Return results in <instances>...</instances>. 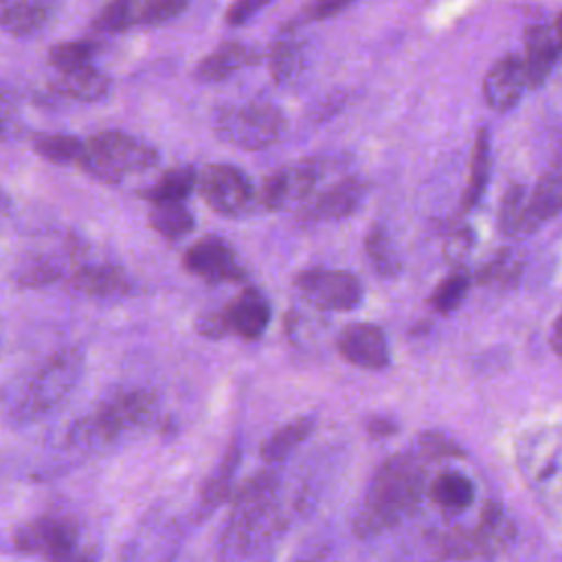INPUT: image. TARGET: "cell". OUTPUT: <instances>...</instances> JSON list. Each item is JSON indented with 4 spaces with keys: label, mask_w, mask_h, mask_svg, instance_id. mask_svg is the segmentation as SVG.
<instances>
[{
    "label": "cell",
    "mask_w": 562,
    "mask_h": 562,
    "mask_svg": "<svg viewBox=\"0 0 562 562\" xmlns=\"http://www.w3.org/2000/svg\"><path fill=\"white\" fill-rule=\"evenodd\" d=\"M182 268L206 283H237L246 279V270L237 261L233 246L217 235H206L193 241L182 255Z\"/></svg>",
    "instance_id": "12"
},
{
    "label": "cell",
    "mask_w": 562,
    "mask_h": 562,
    "mask_svg": "<svg viewBox=\"0 0 562 562\" xmlns=\"http://www.w3.org/2000/svg\"><path fill=\"white\" fill-rule=\"evenodd\" d=\"M364 255L373 268V272L382 279H395L402 270V261L391 244L389 233L375 224L364 237Z\"/></svg>",
    "instance_id": "32"
},
{
    "label": "cell",
    "mask_w": 562,
    "mask_h": 562,
    "mask_svg": "<svg viewBox=\"0 0 562 562\" xmlns=\"http://www.w3.org/2000/svg\"><path fill=\"white\" fill-rule=\"evenodd\" d=\"M0 132H2V125H0Z\"/></svg>",
    "instance_id": "46"
},
{
    "label": "cell",
    "mask_w": 562,
    "mask_h": 562,
    "mask_svg": "<svg viewBox=\"0 0 562 562\" xmlns=\"http://www.w3.org/2000/svg\"><path fill=\"white\" fill-rule=\"evenodd\" d=\"M472 285V274L463 268L452 270L428 296V307L437 314H452L465 299Z\"/></svg>",
    "instance_id": "34"
},
{
    "label": "cell",
    "mask_w": 562,
    "mask_h": 562,
    "mask_svg": "<svg viewBox=\"0 0 562 562\" xmlns=\"http://www.w3.org/2000/svg\"><path fill=\"white\" fill-rule=\"evenodd\" d=\"M277 490V472L263 470L255 472L235 492H231V514L220 536V553L224 558L248 555L272 538L281 525Z\"/></svg>",
    "instance_id": "2"
},
{
    "label": "cell",
    "mask_w": 562,
    "mask_h": 562,
    "mask_svg": "<svg viewBox=\"0 0 562 562\" xmlns=\"http://www.w3.org/2000/svg\"><path fill=\"white\" fill-rule=\"evenodd\" d=\"M338 353L353 367L360 369H384L391 362L389 340L382 327L373 323H351L342 327L336 340Z\"/></svg>",
    "instance_id": "13"
},
{
    "label": "cell",
    "mask_w": 562,
    "mask_h": 562,
    "mask_svg": "<svg viewBox=\"0 0 562 562\" xmlns=\"http://www.w3.org/2000/svg\"><path fill=\"white\" fill-rule=\"evenodd\" d=\"M53 90L61 97L92 103V101H101L108 94L110 79L97 68H92L90 64V66L59 72V77L53 81Z\"/></svg>",
    "instance_id": "21"
},
{
    "label": "cell",
    "mask_w": 562,
    "mask_h": 562,
    "mask_svg": "<svg viewBox=\"0 0 562 562\" xmlns=\"http://www.w3.org/2000/svg\"><path fill=\"white\" fill-rule=\"evenodd\" d=\"M527 187L522 184H509L501 211H498V228L509 239H522L536 231V226L529 220L527 213Z\"/></svg>",
    "instance_id": "30"
},
{
    "label": "cell",
    "mask_w": 562,
    "mask_h": 562,
    "mask_svg": "<svg viewBox=\"0 0 562 562\" xmlns=\"http://www.w3.org/2000/svg\"><path fill=\"white\" fill-rule=\"evenodd\" d=\"M369 191V182L360 176H347L338 180L336 184L327 187L314 198H307L303 204H299L296 222L301 226H314L325 222H338L349 215H353Z\"/></svg>",
    "instance_id": "9"
},
{
    "label": "cell",
    "mask_w": 562,
    "mask_h": 562,
    "mask_svg": "<svg viewBox=\"0 0 562 562\" xmlns=\"http://www.w3.org/2000/svg\"><path fill=\"white\" fill-rule=\"evenodd\" d=\"M35 154L55 165H77L83 151V140L70 134H46L33 140Z\"/></svg>",
    "instance_id": "35"
},
{
    "label": "cell",
    "mask_w": 562,
    "mask_h": 562,
    "mask_svg": "<svg viewBox=\"0 0 562 562\" xmlns=\"http://www.w3.org/2000/svg\"><path fill=\"white\" fill-rule=\"evenodd\" d=\"M520 274H522V259L509 248H503L474 272L472 281H476L479 285L509 288L520 279Z\"/></svg>",
    "instance_id": "33"
},
{
    "label": "cell",
    "mask_w": 562,
    "mask_h": 562,
    "mask_svg": "<svg viewBox=\"0 0 562 562\" xmlns=\"http://www.w3.org/2000/svg\"><path fill=\"white\" fill-rule=\"evenodd\" d=\"M321 160H301L274 169L261 184L259 202L268 211H283L303 204L321 178Z\"/></svg>",
    "instance_id": "10"
},
{
    "label": "cell",
    "mask_w": 562,
    "mask_h": 562,
    "mask_svg": "<svg viewBox=\"0 0 562 562\" xmlns=\"http://www.w3.org/2000/svg\"><path fill=\"white\" fill-rule=\"evenodd\" d=\"M226 334H235L244 340H257L270 325L272 307L263 292L257 288L241 290L231 303L220 307Z\"/></svg>",
    "instance_id": "14"
},
{
    "label": "cell",
    "mask_w": 562,
    "mask_h": 562,
    "mask_svg": "<svg viewBox=\"0 0 562 562\" xmlns=\"http://www.w3.org/2000/svg\"><path fill=\"white\" fill-rule=\"evenodd\" d=\"M490 132L487 127H481L476 138H474V147H472V160H470V171H468V182L463 187V195H461V211H470L474 209L485 189H487V180H490Z\"/></svg>",
    "instance_id": "26"
},
{
    "label": "cell",
    "mask_w": 562,
    "mask_h": 562,
    "mask_svg": "<svg viewBox=\"0 0 562 562\" xmlns=\"http://www.w3.org/2000/svg\"><path fill=\"white\" fill-rule=\"evenodd\" d=\"M415 452L424 461H435V459H452V457H463V450L446 435L441 432H426L417 439Z\"/></svg>",
    "instance_id": "39"
},
{
    "label": "cell",
    "mask_w": 562,
    "mask_h": 562,
    "mask_svg": "<svg viewBox=\"0 0 562 562\" xmlns=\"http://www.w3.org/2000/svg\"><path fill=\"white\" fill-rule=\"evenodd\" d=\"M99 53V44L90 40H75V42H61L48 50V61L59 72L90 66L92 59Z\"/></svg>",
    "instance_id": "36"
},
{
    "label": "cell",
    "mask_w": 562,
    "mask_h": 562,
    "mask_svg": "<svg viewBox=\"0 0 562 562\" xmlns=\"http://www.w3.org/2000/svg\"><path fill=\"white\" fill-rule=\"evenodd\" d=\"M198 187L202 200L220 215L235 217L248 211L255 191L248 176L235 165L213 162L198 173Z\"/></svg>",
    "instance_id": "8"
},
{
    "label": "cell",
    "mask_w": 562,
    "mask_h": 562,
    "mask_svg": "<svg viewBox=\"0 0 562 562\" xmlns=\"http://www.w3.org/2000/svg\"><path fill=\"white\" fill-rule=\"evenodd\" d=\"M472 244H474V231L463 222L450 224L448 231L443 233V255L454 263L468 257Z\"/></svg>",
    "instance_id": "40"
},
{
    "label": "cell",
    "mask_w": 562,
    "mask_h": 562,
    "mask_svg": "<svg viewBox=\"0 0 562 562\" xmlns=\"http://www.w3.org/2000/svg\"><path fill=\"white\" fill-rule=\"evenodd\" d=\"M527 213L531 224L538 226L553 220L560 213V200H562V182H560V169L558 165L551 167V171H547L538 184L527 191Z\"/></svg>",
    "instance_id": "27"
},
{
    "label": "cell",
    "mask_w": 562,
    "mask_h": 562,
    "mask_svg": "<svg viewBox=\"0 0 562 562\" xmlns=\"http://www.w3.org/2000/svg\"><path fill=\"white\" fill-rule=\"evenodd\" d=\"M558 340H560V321L555 318L553 325H551V349H553L555 356L560 353V342Z\"/></svg>",
    "instance_id": "44"
},
{
    "label": "cell",
    "mask_w": 562,
    "mask_h": 562,
    "mask_svg": "<svg viewBox=\"0 0 562 562\" xmlns=\"http://www.w3.org/2000/svg\"><path fill=\"white\" fill-rule=\"evenodd\" d=\"M149 224L167 241H178L193 231L195 217L182 202H162L149 211Z\"/></svg>",
    "instance_id": "31"
},
{
    "label": "cell",
    "mask_w": 562,
    "mask_h": 562,
    "mask_svg": "<svg viewBox=\"0 0 562 562\" xmlns=\"http://www.w3.org/2000/svg\"><path fill=\"white\" fill-rule=\"evenodd\" d=\"M241 461V446L239 441H233L222 461L215 465L213 474L204 481L202 490H200V503H198V509H200V516H206L209 512L217 509L224 501H228L231 492H233V476L237 472V465Z\"/></svg>",
    "instance_id": "20"
},
{
    "label": "cell",
    "mask_w": 562,
    "mask_h": 562,
    "mask_svg": "<svg viewBox=\"0 0 562 562\" xmlns=\"http://www.w3.org/2000/svg\"><path fill=\"white\" fill-rule=\"evenodd\" d=\"M432 553L443 560H487L494 558L474 529L439 531L430 540Z\"/></svg>",
    "instance_id": "28"
},
{
    "label": "cell",
    "mask_w": 562,
    "mask_h": 562,
    "mask_svg": "<svg viewBox=\"0 0 562 562\" xmlns=\"http://www.w3.org/2000/svg\"><path fill=\"white\" fill-rule=\"evenodd\" d=\"M77 165L88 176L114 184L127 173H138L156 167L158 151L125 132L108 130L90 136L83 143V151Z\"/></svg>",
    "instance_id": "4"
},
{
    "label": "cell",
    "mask_w": 562,
    "mask_h": 562,
    "mask_svg": "<svg viewBox=\"0 0 562 562\" xmlns=\"http://www.w3.org/2000/svg\"><path fill=\"white\" fill-rule=\"evenodd\" d=\"M158 419V395L149 389H134L103 402L92 415L79 419L70 441L86 448H101L121 435L143 430Z\"/></svg>",
    "instance_id": "3"
},
{
    "label": "cell",
    "mask_w": 562,
    "mask_h": 562,
    "mask_svg": "<svg viewBox=\"0 0 562 562\" xmlns=\"http://www.w3.org/2000/svg\"><path fill=\"white\" fill-rule=\"evenodd\" d=\"M426 465L415 450L389 457L371 476L351 522L353 533L375 538L411 518L426 494Z\"/></svg>",
    "instance_id": "1"
},
{
    "label": "cell",
    "mask_w": 562,
    "mask_h": 562,
    "mask_svg": "<svg viewBox=\"0 0 562 562\" xmlns=\"http://www.w3.org/2000/svg\"><path fill=\"white\" fill-rule=\"evenodd\" d=\"M59 277H61L59 263H55L48 257H37V259H29L26 263H22V268L18 272V283L26 285V288H35V285L53 283Z\"/></svg>",
    "instance_id": "38"
},
{
    "label": "cell",
    "mask_w": 562,
    "mask_h": 562,
    "mask_svg": "<svg viewBox=\"0 0 562 562\" xmlns=\"http://www.w3.org/2000/svg\"><path fill=\"white\" fill-rule=\"evenodd\" d=\"M83 371V356L77 349L55 353L33 378L22 402V415L35 417L57 408L77 386Z\"/></svg>",
    "instance_id": "6"
},
{
    "label": "cell",
    "mask_w": 562,
    "mask_h": 562,
    "mask_svg": "<svg viewBox=\"0 0 562 562\" xmlns=\"http://www.w3.org/2000/svg\"><path fill=\"white\" fill-rule=\"evenodd\" d=\"M189 0H136V26H156L184 11Z\"/></svg>",
    "instance_id": "37"
},
{
    "label": "cell",
    "mask_w": 562,
    "mask_h": 562,
    "mask_svg": "<svg viewBox=\"0 0 562 562\" xmlns=\"http://www.w3.org/2000/svg\"><path fill=\"white\" fill-rule=\"evenodd\" d=\"M299 294L323 312H351L362 301V283L356 274L336 268H305L294 277Z\"/></svg>",
    "instance_id": "7"
},
{
    "label": "cell",
    "mask_w": 562,
    "mask_h": 562,
    "mask_svg": "<svg viewBox=\"0 0 562 562\" xmlns=\"http://www.w3.org/2000/svg\"><path fill=\"white\" fill-rule=\"evenodd\" d=\"M68 285L72 292H79L86 296H123L132 290V279L121 266L92 263V266H79L70 274Z\"/></svg>",
    "instance_id": "17"
},
{
    "label": "cell",
    "mask_w": 562,
    "mask_h": 562,
    "mask_svg": "<svg viewBox=\"0 0 562 562\" xmlns=\"http://www.w3.org/2000/svg\"><path fill=\"white\" fill-rule=\"evenodd\" d=\"M213 127L217 138L224 143L244 151H259L274 145L283 136L285 116L272 103L248 101L222 108Z\"/></svg>",
    "instance_id": "5"
},
{
    "label": "cell",
    "mask_w": 562,
    "mask_h": 562,
    "mask_svg": "<svg viewBox=\"0 0 562 562\" xmlns=\"http://www.w3.org/2000/svg\"><path fill=\"white\" fill-rule=\"evenodd\" d=\"M426 494L441 509L461 512L474 501V483L457 470H443L430 483H426Z\"/></svg>",
    "instance_id": "25"
},
{
    "label": "cell",
    "mask_w": 562,
    "mask_h": 562,
    "mask_svg": "<svg viewBox=\"0 0 562 562\" xmlns=\"http://www.w3.org/2000/svg\"><path fill=\"white\" fill-rule=\"evenodd\" d=\"M57 0H18L0 13V29L15 37L42 31L55 15Z\"/></svg>",
    "instance_id": "19"
},
{
    "label": "cell",
    "mask_w": 562,
    "mask_h": 562,
    "mask_svg": "<svg viewBox=\"0 0 562 562\" xmlns=\"http://www.w3.org/2000/svg\"><path fill=\"white\" fill-rule=\"evenodd\" d=\"M272 0H233V4L226 11V22L231 26H239L246 20H250L257 11H261Z\"/></svg>",
    "instance_id": "42"
},
{
    "label": "cell",
    "mask_w": 562,
    "mask_h": 562,
    "mask_svg": "<svg viewBox=\"0 0 562 562\" xmlns=\"http://www.w3.org/2000/svg\"><path fill=\"white\" fill-rule=\"evenodd\" d=\"M268 70L277 86H292L305 70L303 42L290 33L274 40L268 53Z\"/></svg>",
    "instance_id": "22"
},
{
    "label": "cell",
    "mask_w": 562,
    "mask_h": 562,
    "mask_svg": "<svg viewBox=\"0 0 562 562\" xmlns=\"http://www.w3.org/2000/svg\"><path fill=\"white\" fill-rule=\"evenodd\" d=\"M7 204H9V202H7V198H4V193H2V191H0V213H4V209H7Z\"/></svg>",
    "instance_id": "45"
},
{
    "label": "cell",
    "mask_w": 562,
    "mask_h": 562,
    "mask_svg": "<svg viewBox=\"0 0 562 562\" xmlns=\"http://www.w3.org/2000/svg\"><path fill=\"white\" fill-rule=\"evenodd\" d=\"M474 531L481 538V542L487 547V551L496 555L514 540L516 527L501 503L487 501L479 514Z\"/></svg>",
    "instance_id": "29"
},
{
    "label": "cell",
    "mask_w": 562,
    "mask_h": 562,
    "mask_svg": "<svg viewBox=\"0 0 562 562\" xmlns=\"http://www.w3.org/2000/svg\"><path fill=\"white\" fill-rule=\"evenodd\" d=\"M198 184V171L191 165H180L160 173L156 182L140 189L138 195L151 204L162 202H184Z\"/></svg>",
    "instance_id": "24"
},
{
    "label": "cell",
    "mask_w": 562,
    "mask_h": 562,
    "mask_svg": "<svg viewBox=\"0 0 562 562\" xmlns=\"http://www.w3.org/2000/svg\"><path fill=\"white\" fill-rule=\"evenodd\" d=\"M558 55L560 42L555 26L533 24L525 31V57L520 59L527 77V88H538L547 81L558 64Z\"/></svg>",
    "instance_id": "16"
},
{
    "label": "cell",
    "mask_w": 562,
    "mask_h": 562,
    "mask_svg": "<svg viewBox=\"0 0 562 562\" xmlns=\"http://www.w3.org/2000/svg\"><path fill=\"white\" fill-rule=\"evenodd\" d=\"M351 2H356V0H312L310 4H305L303 18L312 20V22L327 20V18H334L340 11H345Z\"/></svg>",
    "instance_id": "41"
},
{
    "label": "cell",
    "mask_w": 562,
    "mask_h": 562,
    "mask_svg": "<svg viewBox=\"0 0 562 562\" xmlns=\"http://www.w3.org/2000/svg\"><path fill=\"white\" fill-rule=\"evenodd\" d=\"M527 88L522 59L518 55L501 57L483 79V99L496 112L512 110Z\"/></svg>",
    "instance_id": "15"
},
{
    "label": "cell",
    "mask_w": 562,
    "mask_h": 562,
    "mask_svg": "<svg viewBox=\"0 0 562 562\" xmlns=\"http://www.w3.org/2000/svg\"><path fill=\"white\" fill-rule=\"evenodd\" d=\"M259 61V53L244 44H222L217 50L202 57L195 66L193 75L200 83H220L233 77L244 66H252Z\"/></svg>",
    "instance_id": "18"
},
{
    "label": "cell",
    "mask_w": 562,
    "mask_h": 562,
    "mask_svg": "<svg viewBox=\"0 0 562 562\" xmlns=\"http://www.w3.org/2000/svg\"><path fill=\"white\" fill-rule=\"evenodd\" d=\"M316 428V417L314 415H303L292 419L290 424L277 428L259 448V457L266 463H279L288 459L301 443L310 439V435Z\"/></svg>",
    "instance_id": "23"
},
{
    "label": "cell",
    "mask_w": 562,
    "mask_h": 562,
    "mask_svg": "<svg viewBox=\"0 0 562 562\" xmlns=\"http://www.w3.org/2000/svg\"><path fill=\"white\" fill-rule=\"evenodd\" d=\"M364 430L373 439H386L400 430V424L391 415H369L364 419Z\"/></svg>",
    "instance_id": "43"
},
{
    "label": "cell",
    "mask_w": 562,
    "mask_h": 562,
    "mask_svg": "<svg viewBox=\"0 0 562 562\" xmlns=\"http://www.w3.org/2000/svg\"><path fill=\"white\" fill-rule=\"evenodd\" d=\"M79 540L77 525L64 516H42L24 522L13 533V547L22 553H40L44 558H70Z\"/></svg>",
    "instance_id": "11"
}]
</instances>
